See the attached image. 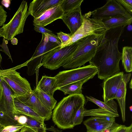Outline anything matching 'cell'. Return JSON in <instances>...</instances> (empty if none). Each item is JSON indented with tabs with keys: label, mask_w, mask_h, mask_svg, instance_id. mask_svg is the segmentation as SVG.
I'll use <instances>...</instances> for the list:
<instances>
[{
	"label": "cell",
	"mask_w": 132,
	"mask_h": 132,
	"mask_svg": "<svg viewBox=\"0 0 132 132\" xmlns=\"http://www.w3.org/2000/svg\"><path fill=\"white\" fill-rule=\"evenodd\" d=\"M125 26L110 29L105 34L104 43L96 50L89 62L96 68L98 78L105 80L119 72L122 53L119 50L118 43Z\"/></svg>",
	"instance_id": "1"
},
{
	"label": "cell",
	"mask_w": 132,
	"mask_h": 132,
	"mask_svg": "<svg viewBox=\"0 0 132 132\" xmlns=\"http://www.w3.org/2000/svg\"><path fill=\"white\" fill-rule=\"evenodd\" d=\"M105 39V34L92 35L80 39V43L76 50L64 60L62 67L65 69H73L84 65L91 59Z\"/></svg>",
	"instance_id": "2"
},
{
	"label": "cell",
	"mask_w": 132,
	"mask_h": 132,
	"mask_svg": "<svg viewBox=\"0 0 132 132\" xmlns=\"http://www.w3.org/2000/svg\"><path fill=\"white\" fill-rule=\"evenodd\" d=\"M85 102L82 94L69 95L64 97L54 109L52 120L60 129L73 128L72 120L76 112L81 106L84 105Z\"/></svg>",
	"instance_id": "3"
},
{
	"label": "cell",
	"mask_w": 132,
	"mask_h": 132,
	"mask_svg": "<svg viewBox=\"0 0 132 132\" xmlns=\"http://www.w3.org/2000/svg\"><path fill=\"white\" fill-rule=\"evenodd\" d=\"M15 68L6 70L0 69V77L6 82L13 92L14 96L27 98L32 93L30 84L16 71Z\"/></svg>",
	"instance_id": "4"
},
{
	"label": "cell",
	"mask_w": 132,
	"mask_h": 132,
	"mask_svg": "<svg viewBox=\"0 0 132 132\" xmlns=\"http://www.w3.org/2000/svg\"><path fill=\"white\" fill-rule=\"evenodd\" d=\"M27 3L23 1L12 18L7 24L0 28V37L8 41L18 34L23 33L25 23L29 15Z\"/></svg>",
	"instance_id": "5"
},
{
	"label": "cell",
	"mask_w": 132,
	"mask_h": 132,
	"mask_svg": "<svg viewBox=\"0 0 132 132\" xmlns=\"http://www.w3.org/2000/svg\"><path fill=\"white\" fill-rule=\"evenodd\" d=\"M97 72L96 68L91 64L60 72L54 77L56 79V89L87 78L92 79Z\"/></svg>",
	"instance_id": "6"
},
{
	"label": "cell",
	"mask_w": 132,
	"mask_h": 132,
	"mask_svg": "<svg viewBox=\"0 0 132 132\" xmlns=\"http://www.w3.org/2000/svg\"><path fill=\"white\" fill-rule=\"evenodd\" d=\"M83 22L81 27L73 35L68 42L62 48L70 45L79 39L88 36L105 34L108 30L102 19L90 18L86 13L83 15Z\"/></svg>",
	"instance_id": "7"
},
{
	"label": "cell",
	"mask_w": 132,
	"mask_h": 132,
	"mask_svg": "<svg viewBox=\"0 0 132 132\" xmlns=\"http://www.w3.org/2000/svg\"><path fill=\"white\" fill-rule=\"evenodd\" d=\"M80 41V39L70 45L59 47L44 54L42 60V65L51 70L62 67L63 62L75 51Z\"/></svg>",
	"instance_id": "8"
},
{
	"label": "cell",
	"mask_w": 132,
	"mask_h": 132,
	"mask_svg": "<svg viewBox=\"0 0 132 132\" xmlns=\"http://www.w3.org/2000/svg\"><path fill=\"white\" fill-rule=\"evenodd\" d=\"M42 34L40 42L31 58L27 61V73L30 76L33 75L36 72L44 54L56 48L61 47L56 43L50 42L44 34Z\"/></svg>",
	"instance_id": "9"
},
{
	"label": "cell",
	"mask_w": 132,
	"mask_h": 132,
	"mask_svg": "<svg viewBox=\"0 0 132 132\" xmlns=\"http://www.w3.org/2000/svg\"><path fill=\"white\" fill-rule=\"evenodd\" d=\"M86 14L89 17L91 16L92 18L102 20L119 15H131L115 0L107 1L102 7Z\"/></svg>",
	"instance_id": "10"
},
{
	"label": "cell",
	"mask_w": 132,
	"mask_h": 132,
	"mask_svg": "<svg viewBox=\"0 0 132 132\" xmlns=\"http://www.w3.org/2000/svg\"><path fill=\"white\" fill-rule=\"evenodd\" d=\"M0 110L16 120L14 94L10 87L3 79L0 83Z\"/></svg>",
	"instance_id": "11"
},
{
	"label": "cell",
	"mask_w": 132,
	"mask_h": 132,
	"mask_svg": "<svg viewBox=\"0 0 132 132\" xmlns=\"http://www.w3.org/2000/svg\"><path fill=\"white\" fill-rule=\"evenodd\" d=\"M124 73H118L104 80L103 84L104 102L115 99L117 91L122 81Z\"/></svg>",
	"instance_id": "12"
},
{
	"label": "cell",
	"mask_w": 132,
	"mask_h": 132,
	"mask_svg": "<svg viewBox=\"0 0 132 132\" xmlns=\"http://www.w3.org/2000/svg\"><path fill=\"white\" fill-rule=\"evenodd\" d=\"M61 3L51 7L34 19L33 25H38L44 27L57 19H61L64 13Z\"/></svg>",
	"instance_id": "13"
},
{
	"label": "cell",
	"mask_w": 132,
	"mask_h": 132,
	"mask_svg": "<svg viewBox=\"0 0 132 132\" xmlns=\"http://www.w3.org/2000/svg\"><path fill=\"white\" fill-rule=\"evenodd\" d=\"M19 98L43 119L44 121L48 120L52 117V111L48 109L41 102L36 96L34 90L28 98Z\"/></svg>",
	"instance_id": "14"
},
{
	"label": "cell",
	"mask_w": 132,
	"mask_h": 132,
	"mask_svg": "<svg viewBox=\"0 0 132 132\" xmlns=\"http://www.w3.org/2000/svg\"><path fill=\"white\" fill-rule=\"evenodd\" d=\"M69 29L70 34H73L81 26L83 22L81 6L64 13L61 19Z\"/></svg>",
	"instance_id": "15"
},
{
	"label": "cell",
	"mask_w": 132,
	"mask_h": 132,
	"mask_svg": "<svg viewBox=\"0 0 132 132\" xmlns=\"http://www.w3.org/2000/svg\"><path fill=\"white\" fill-rule=\"evenodd\" d=\"M63 0H34L29 4V15L35 19L51 7L61 3Z\"/></svg>",
	"instance_id": "16"
},
{
	"label": "cell",
	"mask_w": 132,
	"mask_h": 132,
	"mask_svg": "<svg viewBox=\"0 0 132 132\" xmlns=\"http://www.w3.org/2000/svg\"><path fill=\"white\" fill-rule=\"evenodd\" d=\"M102 21L107 29L131 24L132 15H119L103 19Z\"/></svg>",
	"instance_id": "17"
},
{
	"label": "cell",
	"mask_w": 132,
	"mask_h": 132,
	"mask_svg": "<svg viewBox=\"0 0 132 132\" xmlns=\"http://www.w3.org/2000/svg\"><path fill=\"white\" fill-rule=\"evenodd\" d=\"M56 79L55 77L42 76L36 88L40 89L49 95L53 97L54 93L57 90L56 87Z\"/></svg>",
	"instance_id": "18"
},
{
	"label": "cell",
	"mask_w": 132,
	"mask_h": 132,
	"mask_svg": "<svg viewBox=\"0 0 132 132\" xmlns=\"http://www.w3.org/2000/svg\"><path fill=\"white\" fill-rule=\"evenodd\" d=\"M14 103L16 115H22L30 116L39 120L45 121L43 119L25 104L18 97L14 96Z\"/></svg>",
	"instance_id": "19"
},
{
	"label": "cell",
	"mask_w": 132,
	"mask_h": 132,
	"mask_svg": "<svg viewBox=\"0 0 132 132\" xmlns=\"http://www.w3.org/2000/svg\"><path fill=\"white\" fill-rule=\"evenodd\" d=\"M91 79L88 78L62 86L57 89L62 92L64 94H80L82 93V87L85 82Z\"/></svg>",
	"instance_id": "20"
},
{
	"label": "cell",
	"mask_w": 132,
	"mask_h": 132,
	"mask_svg": "<svg viewBox=\"0 0 132 132\" xmlns=\"http://www.w3.org/2000/svg\"><path fill=\"white\" fill-rule=\"evenodd\" d=\"M127 86L123 80L116 94L115 99L118 102L120 106L123 122L125 121V100Z\"/></svg>",
	"instance_id": "21"
},
{
	"label": "cell",
	"mask_w": 132,
	"mask_h": 132,
	"mask_svg": "<svg viewBox=\"0 0 132 132\" xmlns=\"http://www.w3.org/2000/svg\"><path fill=\"white\" fill-rule=\"evenodd\" d=\"M87 100L91 101L97 105L117 116H119L118 112L117 105L113 100H110L106 102L101 101L92 96H86Z\"/></svg>",
	"instance_id": "22"
},
{
	"label": "cell",
	"mask_w": 132,
	"mask_h": 132,
	"mask_svg": "<svg viewBox=\"0 0 132 132\" xmlns=\"http://www.w3.org/2000/svg\"><path fill=\"white\" fill-rule=\"evenodd\" d=\"M36 96L46 107L52 111L56 106L57 101L40 89L36 87L34 90Z\"/></svg>",
	"instance_id": "23"
},
{
	"label": "cell",
	"mask_w": 132,
	"mask_h": 132,
	"mask_svg": "<svg viewBox=\"0 0 132 132\" xmlns=\"http://www.w3.org/2000/svg\"><path fill=\"white\" fill-rule=\"evenodd\" d=\"M114 120H115L114 117L103 116H92L84 121L83 124L87 130Z\"/></svg>",
	"instance_id": "24"
},
{
	"label": "cell",
	"mask_w": 132,
	"mask_h": 132,
	"mask_svg": "<svg viewBox=\"0 0 132 132\" xmlns=\"http://www.w3.org/2000/svg\"><path fill=\"white\" fill-rule=\"evenodd\" d=\"M25 116L27 119L24 127H28L36 132H46V128L44 121L32 117Z\"/></svg>",
	"instance_id": "25"
},
{
	"label": "cell",
	"mask_w": 132,
	"mask_h": 132,
	"mask_svg": "<svg viewBox=\"0 0 132 132\" xmlns=\"http://www.w3.org/2000/svg\"><path fill=\"white\" fill-rule=\"evenodd\" d=\"M121 60L122 64L126 72L132 71V47L126 46L123 48Z\"/></svg>",
	"instance_id": "26"
},
{
	"label": "cell",
	"mask_w": 132,
	"mask_h": 132,
	"mask_svg": "<svg viewBox=\"0 0 132 132\" xmlns=\"http://www.w3.org/2000/svg\"><path fill=\"white\" fill-rule=\"evenodd\" d=\"M84 117L87 116H103L114 117H117L115 114L99 107L97 109L87 110L84 108Z\"/></svg>",
	"instance_id": "27"
},
{
	"label": "cell",
	"mask_w": 132,
	"mask_h": 132,
	"mask_svg": "<svg viewBox=\"0 0 132 132\" xmlns=\"http://www.w3.org/2000/svg\"><path fill=\"white\" fill-rule=\"evenodd\" d=\"M83 1V0H63L61 5L62 10L65 13L81 6Z\"/></svg>",
	"instance_id": "28"
},
{
	"label": "cell",
	"mask_w": 132,
	"mask_h": 132,
	"mask_svg": "<svg viewBox=\"0 0 132 132\" xmlns=\"http://www.w3.org/2000/svg\"><path fill=\"white\" fill-rule=\"evenodd\" d=\"M0 125L4 128L6 127L21 125L18 121L12 118L0 110Z\"/></svg>",
	"instance_id": "29"
},
{
	"label": "cell",
	"mask_w": 132,
	"mask_h": 132,
	"mask_svg": "<svg viewBox=\"0 0 132 132\" xmlns=\"http://www.w3.org/2000/svg\"><path fill=\"white\" fill-rule=\"evenodd\" d=\"M84 105H82L78 110L75 114L72 120L71 123L74 127L81 124L83 121V112L84 108Z\"/></svg>",
	"instance_id": "30"
},
{
	"label": "cell",
	"mask_w": 132,
	"mask_h": 132,
	"mask_svg": "<svg viewBox=\"0 0 132 132\" xmlns=\"http://www.w3.org/2000/svg\"><path fill=\"white\" fill-rule=\"evenodd\" d=\"M126 11L131 15L132 14V0H116Z\"/></svg>",
	"instance_id": "31"
},
{
	"label": "cell",
	"mask_w": 132,
	"mask_h": 132,
	"mask_svg": "<svg viewBox=\"0 0 132 132\" xmlns=\"http://www.w3.org/2000/svg\"><path fill=\"white\" fill-rule=\"evenodd\" d=\"M57 36L60 40L62 46V47L65 45L69 40L71 38V35L70 34H67L60 31L57 33Z\"/></svg>",
	"instance_id": "32"
},
{
	"label": "cell",
	"mask_w": 132,
	"mask_h": 132,
	"mask_svg": "<svg viewBox=\"0 0 132 132\" xmlns=\"http://www.w3.org/2000/svg\"><path fill=\"white\" fill-rule=\"evenodd\" d=\"M8 43V41L7 40H6L5 38L3 37V43L2 44L0 45V47H2V48L0 49V51L3 52L7 55L9 57V59H10L12 62V60L7 45Z\"/></svg>",
	"instance_id": "33"
},
{
	"label": "cell",
	"mask_w": 132,
	"mask_h": 132,
	"mask_svg": "<svg viewBox=\"0 0 132 132\" xmlns=\"http://www.w3.org/2000/svg\"><path fill=\"white\" fill-rule=\"evenodd\" d=\"M24 127L22 125L12 126L6 127L1 132H14L20 130Z\"/></svg>",
	"instance_id": "34"
},
{
	"label": "cell",
	"mask_w": 132,
	"mask_h": 132,
	"mask_svg": "<svg viewBox=\"0 0 132 132\" xmlns=\"http://www.w3.org/2000/svg\"><path fill=\"white\" fill-rule=\"evenodd\" d=\"M34 30L37 32L42 34L47 33L52 35L54 34L52 31L45 28L43 27L38 25H34Z\"/></svg>",
	"instance_id": "35"
},
{
	"label": "cell",
	"mask_w": 132,
	"mask_h": 132,
	"mask_svg": "<svg viewBox=\"0 0 132 132\" xmlns=\"http://www.w3.org/2000/svg\"><path fill=\"white\" fill-rule=\"evenodd\" d=\"M7 12L2 5H0V26H2L5 22L7 15Z\"/></svg>",
	"instance_id": "36"
},
{
	"label": "cell",
	"mask_w": 132,
	"mask_h": 132,
	"mask_svg": "<svg viewBox=\"0 0 132 132\" xmlns=\"http://www.w3.org/2000/svg\"><path fill=\"white\" fill-rule=\"evenodd\" d=\"M47 37L48 40L50 42L57 44L61 47L62 44L60 40L57 35L54 34L52 35L47 33L44 34Z\"/></svg>",
	"instance_id": "37"
},
{
	"label": "cell",
	"mask_w": 132,
	"mask_h": 132,
	"mask_svg": "<svg viewBox=\"0 0 132 132\" xmlns=\"http://www.w3.org/2000/svg\"><path fill=\"white\" fill-rule=\"evenodd\" d=\"M121 125L115 122L110 126L105 129L102 132H117Z\"/></svg>",
	"instance_id": "38"
},
{
	"label": "cell",
	"mask_w": 132,
	"mask_h": 132,
	"mask_svg": "<svg viewBox=\"0 0 132 132\" xmlns=\"http://www.w3.org/2000/svg\"><path fill=\"white\" fill-rule=\"evenodd\" d=\"M117 132H132V123L129 126L122 125Z\"/></svg>",
	"instance_id": "39"
},
{
	"label": "cell",
	"mask_w": 132,
	"mask_h": 132,
	"mask_svg": "<svg viewBox=\"0 0 132 132\" xmlns=\"http://www.w3.org/2000/svg\"><path fill=\"white\" fill-rule=\"evenodd\" d=\"M131 76V73H129L126 74H123V77L122 80L125 83L126 86L129 81Z\"/></svg>",
	"instance_id": "40"
},
{
	"label": "cell",
	"mask_w": 132,
	"mask_h": 132,
	"mask_svg": "<svg viewBox=\"0 0 132 132\" xmlns=\"http://www.w3.org/2000/svg\"><path fill=\"white\" fill-rule=\"evenodd\" d=\"M11 3L10 0H3L1 2L2 4L6 8H8L9 7Z\"/></svg>",
	"instance_id": "41"
},
{
	"label": "cell",
	"mask_w": 132,
	"mask_h": 132,
	"mask_svg": "<svg viewBox=\"0 0 132 132\" xmlns=\"http://www.w3.org/2000/svg\"><path fill=\"white\" fill-rule=\"evenodd\" d=\"M21 132H36L31 129L26 127H24L20 130Z\"/></svg>",
	"instance_id": "42"
},
{
	"label": "cell",
	"mask_w": 132,
	"mask_h": 132,
	"mask_svg": "<svg viewBox=\"0 0 132 132\" xmlns=\"http://www.w3.org/2000/svg\"><path fill=\"white\" fill-rule=\"evenodd\" d=\"M18 39L14 37L12 38L11 40V43L13 45H17L18 43Z\"/></svg>",
	"instance_id": "43"
},
{
	"label": "cell",
	"mask_w": 132,
	"mask_h": 132,
	"mask_svg": "<svg viewBox=\"0 0 132 132\" xmlns=\"http://www.w3.org/2000/svg\"><path fill=\"white\" fill-rule=\"evenodd\" d=\"M127 29L129 31H131L132 30V26L131 24H129L127 25Z\"/></svg>",
	"instance_id": "44"
},
{
	"label": "cell",
	"mask_w": 132,
	"mask_h": 132,
	"mask_svg": "<svg viewBox=\"0 0 132 132\" xmlns=\"http://www.w3.org/2000/svg\"><path fill=\"white\" fill-rule=\"evenodd\" d=\"M132 79H131L129 84V87L131 89H132Z\"/></svg>",
	"instance_id": "45"
},
{
	"label": "cell",
	"mask_w": 132,
	"mask_h": 132,
	"mask_svg": "<svg viewBox=\"0 0 132 132\" xmlns=\"http://www.w3.org/2000/svg\"><path fill=\"white\" fill-rule=\"evenodd\" d=\"M2 60V56H1V54L0 53V65L1 63V62Z\"/></svg>",
	"instance_id": "46"
},
{
	"label": "cell",
	"mask_w": 132,
	"mask_h": 132,
	"mask_svg": "<svg viewBox=\"0 0 132 132\" xmlns=\"http://www.w3.org/2000/svg\"><path fill=\"white\" fill-rule=\"evenodd\" d=\"M129 109H130V110L131 111H132V106H130L129 107Z\"/></svg>",
	"instance_id": "47"
},
{
	"label": "cell",
	"mask_w": 132,
	"mask_h": 132,
	"mask_svg": "<svg viewBox=\"0 0 132 132\" xmlns=\"http://www.w3.org/2000/svg\"><path fill=\"white\" fill-rule=\"evenodd\" d=\"M2 80V78L1 77H0V83H1Z\"/></svg>",
	"instance_id": "48"
},
{
	"label": "cell",
	"mask_w": 132,
	"mask_h": 132,
	"mask_svg": "<svg viewBox=\"0 0 132 132\" xmlns=\"http://www.w3.org/2000/svg\"><path fill=\"white\" fill-rule=\"evenodd\" d=\"M17 132H21V131H20V130H19V131H18Z\"/></svg>",
	"instance_id": "49"
},
{
	"label": "cell",
	"mask_w": 132,
	"mask_h": 132,
	"mask_svg": "<svg viewBox=\"0 0 132 132\" xmlns=\"http://www.w3.org/2000/svg\"><path fill=\"white\" fill-rule=\"evenodd\" d=\"M18 131H15V132H17Z\"/></svg>",
	"instance_id": "50"
}]
</instances>
